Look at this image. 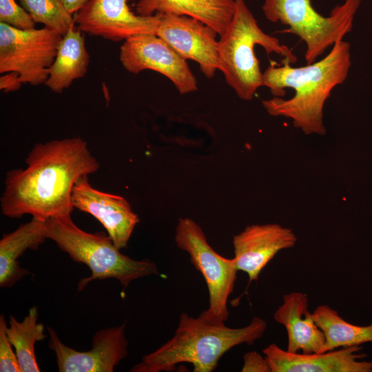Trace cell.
<instances>
[{"instance_id": "1", "label": "cell", "mask_w": 372, "mask_h": 372, "mask_svg": "<svg viewBox=\"0 0 372 372\" xmlns=\"http://www.w3.org/2000/svg\"><path fill=\"white\" fill-rule=\"evenodd\" d=\"M25 163V169L6 174L1 210L9 218L30 214L47 220L70 215L76 182L100 166L87 142L79 136L35 144Z\"/></svg>"}, {"instance_id": "2", "label": "cell", "mask_w": 372, "mask_h": 372, "mask_svg": "<svg viewBox=\"0 0 372 372\" xmlns=\"http://www.w3.org/2000/svg\"><path fill=\"white\" fill-rule=\"evenodd\" d=\"M350 44L336 42L322 59L302 67L271 61L262 72L263 86L273 98L262 101L269 114L292 120L306 135L326 134L323 109L332 90L347 79L351 66Z\"/></svg>"}, {"instance_id": "3", "label": "cell", "mask_w": 372, "mask_h": 372, "mask_svg": "<svg viewBox=\"0 0 372 372\" xmlns=\"http://www.w3.org/2000/svg\"><path fill=\"white\" fill-rule=\"evenodd\" d=\"M267 327L265 320L259 317L253 318L245 327L230 328L225 322H210L183 313L174 336L143 356L130 371H172L178 364L189 363L194 372H211L226 352L241 344H253Z\"/></svg>"}, {"instance_id": "4", "label": "cell", "mask_w": 372, "mask_h": 372, "mask_svg": "<svg viewBox=\"0 0 372 372\" xmlns=\"http://www.w3.org/2000/svg\"><path fill=\"white\" fill-rule=\"evenodd\" d=\"M256 45L268 54L280 56L282 63H295L298 60L291 49L260 28L244 0H236L232 19L218 41V70L244 101L252 100L257 90L263 86L262 72L254 51Z\"/></svg>"}, {"instance_id": "5", "label": "cell", "mask_w": 372, "mask_h": 372, "mask_svg": "<svg viewBox=\"0 0 372 372\" xmlns=\"http://www.w3.org/2000/svg\"><path fill=\"white\" fill-rule=\"evenodd\" d=\"M46 238L74 261L87 265L91 275L81 279L78 290L95 280L115 278L125 290L140 278L159 274L156 265L148 260H134L123 254L107 235L86 232L72 221L70 215L53 217L45 222Z\"/></svg>"}, {"instance_id": "6", "label": "cell", "mask_w": 372, "mask_h": 372, "mask_svg": "<svg viewBox=\"0 0 372 372\" xmlns=\"http://www.w3.org/2000/svg\"><path fill=\"white\" fill-rule=\"evenodd\" d=\"M360 3L344 0L327 17L315 10L311 0H265L262 10L269 21L288 26L283 32L293 34L304 42V58L310 64L352 30Z\"/></svg>"}, {"instance_id": "7", "label": "cell", "mask_w": 372, "mask_h": 372, "mask_svg": "<svg viewBox=\"0 0 372 372\" xmlns=\"http://www.w3.org/2000/svg\"><path fill=\"white\" fill-rule=\"evenodd\" d=\"M174 239L177 246L189 254L208 289L209 307L199 317L210 322H225L229 317L228 298L234 291L238 272L234 259L215 251L202 228L192 219H178Z\"/></svg>"}, {"instance_id": "8", "label": "cell", "mask_w": 372, "mask_h": 372, "mask_svg": "<svg viewBox=\"0 0 372 372\" xmlns=\"http://www.w3.org/2000/svg\"><path fill=\"white\" fill-rule=\"evenodd\" d=\"M62 38L45 27L24 30L0 22V73L14 72L21 83H45Z\"/></svg>"}, {"instance_id": "9", "label": "cell", "mask_w": 372, "mask_h": 372, "mask_svg": "<svg viewBox=\"0 0 372 372\" xmlns=\"http://www.w3.org/2000/svg\"><path fill=\"white\" fill-rule=\"evenodd\" d=\"M119 60L131 73L151 70L164 75L181 94L198 90L196 79L187 61L156 34H138L125 40Z\"/></svg>"}, {"instance_id": "10", "label": "cell", "mask_w": 372, "mask_h": 372, "mask_svg": "<svg viewBox=\"0 0 372 372\" xmlns=\"http://www.w3.org/2000/svg\"><path fill=\"white\" fill-rule=\"evenodd\" d=\"M128 0H90L74 14L76 27L91 36L120 41L138 34H156L160 14L142 16Z\"/></svg>"}, {"instance_id": "11", "label": "cell", "mask_w": 372, "mask_h": 372, "mask_svg": "<svg viewBox=\"0 0 372 372\" xmlns=\"http://www.w3.org/2000/svg\"><path fill=\"white\" fill-rule=\"evenodd\" d=\"M48 347L56 355L60 372H112L127 355L125 324L98 331L92 349L79 351L64 344L55 331L48 327Z\"/></svg>"}, {"instance_id": "12", "label": "cell", "mask_w": 372, "mask_h": 372, "mask_svg": "<svg viewBox=\"0 0 372 372\" xmlns=\"http://www.w3.org/2000/svg\"><path fill=\"white\" fill-rule=\"evenodd\" d=\"M160 15L156 35L185 60L197 62L207 78L214 77L219 67L216 31L202 21L187 16Z\"/></svg>"}, {"instance_id": "13", "label": "cell", "mask_w": 372, "mask_h": 372, "mask_svg": "<svg viewBox=\"0 0 372 372\" xmlns=\"http://www.w3.org/2000/svg\"><path fill=\"white\" fill-rule=\"evenodd\" d=\"M72 200L74 208L90 214L102 224L118 249L127 246L139 218L125 198L94 189L85 176L76 182Z\"/></svg>"}, {"instance_id": "14", "label": "cell", "mask_w": 372, "mask_h": 372, "mask_svg": "<svg viewBox=\"0 0 372 372\" xmlns=\"http://www.w3.org/2000/svg\"><path fill=\"white\" fill-rule=\"evenodd\" d=\"M297 237L290 228L276 223L251 225L234 236L233 258L238 271L249 282L256 281L262 269L281 250L295 246Z\"/></svg>"}, {"instance_id": "15", "label": "cell", "mask_w": 372, "mask_h": 372, "mask_svg": "<svg viewBox=\"0 0 372 372\" xmlns=\"http://www.w3.org/2000/svg\"><path fill=\"white\" fill-rule=\"evenodd\" d=\"M262 352L271 372H372V361L355 345L323 353H291L272 343Z\"/></svg>"}, {"instance_id": "16", "label": "cell", "mask_w": 372, "mask_h": 372, "mask_svg": "<svg viewBox=\"0 0 372 372\" xmlns=\"http://www.w3.org/2000/svg\"><path fill=\"white\" fill-rule=\"evenodd\" d=\"M273 319L287 331V351L323 353L325 337L309 311V298L306 294L297 291L285 294L282 304L273 313Z\"/></svg>"}, {"instance_id": "17", "label": "cell", "mask_w": 372, "mask_h": 372, "mask_svg": "<svg viewBox=\"0 0 372 372\" xmlns=\"http://www.w3.org/2000/svg\"><path fill=\"white\" fill-rule=\"evenodd\" d=\"M236 0H138L136 13L142 16L172 14L198 19L221 36L228 28Z\"/></svg>"}, {"instance_id": "18", "label": "cell", "mask_w": 372, "mask_h": 372, "mask_svg": "<svg viewBox=\"0 0 372 372\" xmlns=\"http://www.w3.org/2000/svg\"><path fill=\"white\" fill-rule=\"evenodd\" d=\"M45 222L32 217L30 222L3 235L0 240L1 287H11L30 273L20 266L18 259L27 249H37L47 239Z\"/></svg>"}, {"instance_id": "19", "label": "cell", "mask_w": 372, "mask_h": 372, "mask_svg": "<svg viewBox=\"0 0 372 372\" xmlns=\"http://www.w3.org/2000/svg\"><path fill=\"white\" fill-rule=\"evenodd\" d=\"M89 63L84 36L75 25L63 36L44 84L52 92L61 93L73 81L85 76Z\"/></svg>"}, {"instance_id": "20", "label": "cell", "mask_w": 372, "mask_h": 372, "mask_svg": "<svg viewBox=\"0 0 372 372\" xmlns=\"http://www.w3.org/2000/svg\"><path fill=\"white\" fill-rule=\"evenodd\" d=\"M312 316L325 337L323 352L372 342V324L367 326L351 324L327 304L317 307Z\"/></svg>"}, {"instance_id": "21", "label": "cell", "mask_w": 372, "mask_h": 372, "mask_svg": "<svg viewBox=\"0 0 372 372\" xmlns=\"http://www.w3.org/2000/svg\"><path fill=\"white\" fill-rule=\"evenodd\" d=\"M37 307L30 308L21 322L11 316L6 328L8 338L14 348L21 372H39L35 352L36 342L46 338L44 326L38 323Z\"/></svg>"}, {"instance_id": "22", "label": "cell", "mask_w": 372, "mask_h": 372, "mask_svg": "<svg viewBox=\"0 0 372 372\" xmlns=\"http://www.w3.org/2000/svg\"><path fill=\"white\" fill-rule=\"evenodd\" d=\"M35 23H40L62 36L75 25L74 16L61 0H19Z\"/></svg>"}, {"instance_id": "23", "label": "cell", "mask_w": 372, "mask_h": 372, "mask_svg": "<svg viewBox=\"0 0 372 372\" xmlns=\"http://www.w3.org/2000/svg\"><path fill=\"white\" fill-rule=\"evenodd\" d=\"M0 22L20 30L35 28L30 14L14 0H0Z\"/></svg>"}, {"instance_id": "24", "label": "cell", "mask_w": 372, "mask_h": 372, "mask_svg": "<svg viewBox=\"0 0 372 372\" xmlns=\"http://www.w3.org/2000/svg\"><path fill=\"white\" fill-rule=\"evenodd\" d=\"M7 323L3 314L0 316V371L21 372V367L7 333Z\"/></svg>"}, {"instance_id": "25", "label": "cell", "mask_w": 372, "mask_h": 372, "mask_svg": "<svg viewBox=\"0 0 372 372\" xmlns=\"http://www.w3.org/2000/svg\"><path fill=\"white\" fill-rule=\"evenodd\" d=\"M242 372H271L265 356L256 351H249L243 355Z\"/></svg>"}, {"instance_id": "26", "label": "cell", "mask_w": 372, "mask_h": 372, "mask_svg": "<svg viewBox=\"0 0 372 372\" xmlns=\"http://www.w3.org/2000/svg\"><path fill=\"white\" fill-rule=\"evenodd\" d=\"M0 78V87L6 92L14 91L19 89L21 83L19 79V76L14 72H8Z\"/></svg>"}, {"instance_id": "27", "label": "cell", "mask_w": 372, "mask_h": 372, "mask_svg": "<svg viewBox=\"0 0 372 372\" xmlns=\"http://www.w3.org/2000/svg\"><path fill=\"white\" fill-rule=\"evenodd\" d=\"M67 10L72 14L77 12L90 0H61Z\"/></svg>"}]
</instances>
